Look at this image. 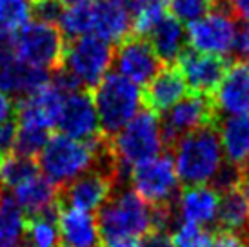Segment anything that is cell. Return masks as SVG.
Here are the masks:
<instances>
[{
	"label": "cell",
	"mask_w": 249,
	"mask_h": 247,
	"mask_svg": "<svg viewBox=\"0 0 249 247\" xmlns=\"http://www.w3.org/2000/svg\"><path fill=\"white\" fill-rule=\"evenodd\" d=\"M173 151L175 171L184 187L208 185L224 162L220 137L213 125L195 129L193 133L180 138Z\"/></svg>",
	"instance_id": "cell-1"
},
{
	"label": "cell",
	"mask_w": 249,
	"mask_h": 247,
	"mask_svg": "<svg viewBox=\"0 0 249 247\" xmlns=\"http://www.w3.org/2000/svg\"><path fill=\"white\" fill-rule=\"evenodd\" d=\"M109 147L124 178L135 165L159 157L164 149L159 117L142 107L115 137L109 138Z\"/></svg>",
	"instance_id": "cell-2"
},
{
	"label": "cell",
	"mask_w": 249,
	"mask_h": 247,
	"mask_svg": "<svg viewBox=\"0 0 249 247\" xmlns=\"http://www.w3.org/2000/svg\"><path fill=\"white\" fill-rule=\"evenodd\" d=\"M98 118L100 135L113 138L124 127L142 106L140 88L117 73H107L91 91Z\"/></svg>",
	"instance_id": "cell-3"
},
{
	"label": "cell",
	"mask_w": 249,
	"mask_h": 247,
	"mask_svg": "<svg viewBox=\"0 0 249 247\" xmlns=\"http://www.w3.org/2000/svg\"><path fill=\"white\" fill-rule=\"evenodd\" d=\"M95 218L104 244L137 238L151 229V207L133 189H120L111 194Z\"/></svg>",
	"instance_id": "cell-4"
},
{
	"label": "cell",
	"mask_w": 249,
	"mask_h": 247,
	"mask_svg": "<svg viewBox=\"0 0 249 247\" xmlns=\"http://www.w3.org/2000/svg\"><path fill=\"white\" fill-rule=\"evenodd\" d=\"M38 169H42L44 178L55 187H64L95 165V147L91 142L73 140L64 135L49 137L48 144L38 155Z\"/></svg>",
	"instance_id": "cell-5"
},
{
	"label": "cell",
	"mask_w": 249,
	"mask_h": 247,
	"mask_svg": "<svg viewBox=\"0 0 249 247\" xmlns=\"http://www.w3.org/2000/svg\"><path fill=\"white\" fill-rule=\"evenodd\" d=\"M220 120L222 117L214 109L211 96L187 91L186 96H182L173 107H169L166 113H162L159 117L164 147L173 149L180 138L206 125L218 127Z\"/></svg>",
	"instance_id": "cell-6"
},
{
	"label": "cell",
	"mask_w": 249,
	"mask_h": 247,
	"mask_svg": "<svg viewBox=\"0 0 249 247\" xmlns=\"http://www.w3.org/2000/svg\"><path fill=\"white\" fill-rule=\"evenodd\" d=\"M129 180L135 193L149 207H177L180 184L171 155H159L135 165L129 171Z\"/></svg>",
	"instance_id": "cell-7"
},
{
	"label": "cell",
	"mask_w": 249,
	"mask_h": 247,
	"mask_svg": "<svg viewBox=\"0 0 249 247\" xmlns=\"http://www.w3.org/2000/svg\"><path fill=\"white\" fill-rule=\"evenodd\" d=\"M66 38L56 26L44 22H28L15 35V56L17 60L46 69L56 71L62 68Z\"/></svg>",
	"instance_id": "cell-8"
},
{
	"label": "cell",
	"mask_w": 249,
	"mask_h": 247,
	"mask_svg": "<svg viewBox=\"0 0 249 247\" xmlns=\"http://www.w3.org/2000/svg\"><path fill=\"white\" fill-rule=\"evenodd\" d=\"M111 62L113 46L98 38L97 35H86L76 40L66 42L62 68L70 71L89 93L107 75Z\"/></svg>",
	"instance_id": "cell-9"
},
{
	"label": "cell",
	"mask_w": 249,
	"mask_h": 247,
	"mask_svg": "<svg viewBox=\"0 0 249 247\" xmlns=\"http://www.w3.org/2000/svg\"><path fill=\"white\" fill-rule=\"evenodd\" d=\"M186 38L189 48L198 53L229 58L238 40L236 18L226 7H213L200 20L187 26Z\"/></svg>",
	"instance_id": "cell-10"
},
{
	"label": "cell",
	"mask_w": 249,
	"mask_h": 247,
	"mask_svg": "<svg viewBox=\"0 0 249 247\" xmlns=\"http://www.w3.org/2000/svg\"><path fill=\"white\" fill-rule=\"evenodd\" d=\"M122 180L118 178L115 171L104 167H93L64 187H58L56 202L60 206L75 207L89 213L93 209H100L104 206L111 198V194L117 191V185Z\"/></svg>",
	"instance_id": "cell-11"
},
{
	"label": "cell",
	"mask_w": 249,
	"mask_h": 247,
	"mask_svg": "<svg viewBox=\"0 0 249 247\" xmlns=\"http://www.w3.org/2000/svg\"><path fill=\"white\" fill-rule=\"evenodd\" d=\"M111 64L117 69V75L124 76L137 88L147 86L164 68L149 42L137 35H129L120 44H117V48H113Z\"/></svg>",
	"instance_id": "cell-12"
},
{
	"label": "cell",
	"mask_w": 249,
	"mask_h": 247,
	"mask_svg": "<svg viewBox=\"0 0 249 247\" xmlns=\"http://www.w3.org/2000/svg\"><path fill=\"white\" fill-rule=\"evenodd\" d=\"M175 66L191 93L204 96H213L228 73L231 60L224 56L204 55L191 48H186L178 55Z\"/></svg>",
	"instance_id": "cell-13"
},
{
	"label": "cell",
	"mask_w": 249,
	"mask_h": 247,
	"mask_svg": "<svg viewBox=\"0 0 249 247\" xmlns=\"http://www.w3.org/2000/svg\"><path fill=\"white\" fill-rule=\"evenodd\" d=\"M56 127L60 135L80 142H91L100 137L97 111L89 91H76L66 95Z\"/></svg>",
	"instance_id": "cell-14"
},
{
	"label": "cell",
	"mask_w": 249,
	"mask_h": 247,
	"mask_svg": "<svg viewBox=\"0 0 249 247\" xmlns=\"http://www.w3.org/2000/svg\"><path fill=\"white\" fill-rule=\"evenodd\" d=\"M62 91H58L49 82L33 95L20 98L15 102V120L18 127L46 129L56 127V120L64 104Z\"/></svg>",
	"instance_id": "cell-15"
},
{
	"label": "cell",
	"mask_w": 249,
	"mask_h": 247,
	"mask_svg": "<svg viewBox=\"0 0 249 247\" xmlns=\"http://www.w3.org/2000/svg\"><path fill=\"white\" fill-rule=\"evenodd\" d=\"M56 229H58V247H104L97 218L91 213L60 206L56 202Z\"/></svg>",
	"instance_id": "cell-16"
},
{
	"label": "cell",
	"mask_w": 249,
	"mask_h": 247,
	"mask_svg": "<svg viewBox=\"0 0 249 247\" xmlns=\"http://www.w3.org/2000/svg\"><path fill=\"white\" fill-rule=\"evenodd\" d=\"M218 115H248L249 113V66L242 60L231 62L220 86L211 96Z\"/></svg>",
	"instance_id": "cell-17"
},
{
	"label": "cell",
	"mask_w": 249,
	"mask_h": 247,
	"mask_svg": "<svg viewBox=\"0 0 249 247\" xmlns=\"http://www.w3.org/2000/svg\"><path fill=\"white\" fill-rule=\"evenodd\" d=\"M187 86L177 66H164L151 82L140 91L142 107L160 117L169 107H173L182 96L187 95Z\"/></svg>",
	"instance_id": "cell-18"
},
{
	"label": "cell",
	"mask_w": 249,
	"mask_h": 247,
	"mask_svg": "<svg viewBox=\"0 0 249 247\" xmlns=\"http://www.w3.org/2000/svg\"><path fill=\"white\" fill-rule=\"evenodd\" d=\"M129 0H98L93 35L107 44H120L131 35Z\"/></svg>",
	"instance_id": "cell-19"
},
{
	"label": "cell",
	"mask_w": 249,
	"mask_h": 247,
	"mask_svg": "<svg viewBox=\"0 0 249 247\" xmlns=\"http://www.w3.org/2000/svg\"><path fill=\"white\" fill-rule=\"evenodd\" d=\"M220 194L211 185H193L180 191L177 213L184 222L195 226H211L216 222Z\"/></svg>",
	"instance_id": "cell-20"
},
{
	"label": "cell",
	"mask_w": 249,
	"mask_h": 247,
	"mask_svg": "<svg viewBox=\"0 0 249 247\" xmlns=\"http://www.w3.org/2000/svg\"><path fill=\"white\" fill-rule=\"evenodd\" d=\"M49 71L24 64L17 58L0 68V93L17 100L36 93L46 84H49Z\"/></svg>",
	"instance_id": "cell-21"
},
{
	"label": "cell",
	"mask_w": 249,
	"mask_h": 247,
	"mask_svg": "<svg viewBox=\"0 0 249 247\" xmlns=\"http://www.w3.org/2000/svg\"><path fill=\"white\" fill-rule=\"evenodd\" d=\"M145 40L149 42L162 66H173L180 53L186 49V29L178 20L166 13L145 35Z\"/></svg>",
	"instance_id": "cell-22"
},
{
	"label": "cell",
	"mask_w": 249,
	"mask_h": 247,
	"mask_svg": "<svg viewBox=\"0 0 249 247\" xmlns=\"http://www.w3.org/2000/svg\"><path fill=\"white\" fill-rule=\"evenodd\" d=\"M216 131L226 160L236 165L246 164V158L249 157V113L222 118Z\"/></svg>",
	"instance_id": "cell-23"
},
{
	"label": "cell",
	"mask_w": 249,
	"mask_h": 247,
	"mask_svg": "<svg viewBox=\"0 0 249 247\" xmlns=\"http://www.w3.org/2000/svg\"><path fill=\"white\" fill-rule=\"evenodd\" d=\"M11 196L15 198L17 206L20 207L24 218H31V216H36L55 206L58 187H55L49 180L38 175L33 180L22 184L20 187L13 189Z\"/></svg>",
	"instance_id": "cell-24"
},
{
	"label": "cell",
	"mask_w": 249,
	"mask_h": 247,
	"mask_svg": "<svg viewBox=\"0 0 249 247\" xmlns=\"http://www.w3.org/2000/svg\"><path fill=\"white\" fill-rule=\"evenodd\" d=\"M216 231L240 234L249 240V202L238 189L222 194L216 213Z\"/></svg>",
	"instance_id": "cell-25"
},
{
	"label": "cell",
	"mask_w": 249,
	"mask_h": 247,
	"mask_svg": "<svg viewBox=\"0 0 249 247\" xmlns=\"http://www.w3.org/2000/svg\"><path fill=\"white\" fill-rule=\"evenodd\" d=\"M95 0H80L73 6L64 7V13L58 20V31L68 40H76L86 35H93L95 28Z\"/></svg>",
	"instance_id": "cell-26"
},
{
	"label": "cell",
	"mask_w": 249,
	"mask_h": 247,
	"mask_svg": "<svg viewBox=\"0 0 249 247\" xmlns=\"http://www.w3.org/2000/svg\"><path fill=\"white\" fill-rule=\"evenodd\" d=\"M35 176H38V164L35 158L18 157L15 153L0 158V187L4 191L17 189Z\"/></svg>",
	"instance_id": "cell-27"
},
{
	"label": "cell",
	"mask_w": 249,
	"mask_h": 247,
	"mask_svg": "<svg viewBox=\"0 0 249 247\" xmlns=\"http://www.w3.org/2000/svg\"><path fill=\"white\" fill-rule=\"evenodd\" d=\"M31 17L29 0H0V33H18Z\"/></svg>",
	"instance_id": "cell-28"
},
{
	"label": "cell",
	"mask_w": 249,
	"mask_h": 247,
	"mask_svg": "<svg viewBox=\"0 0 249 247\" xmlns=\"http://www.w3.org/2000/svg\"><path fill=\"white\" fill-rule=\"evenodd\" d=\"M166 7H169V15L175 20L184 24H193L213 11L214 0H167Z\"/></svg>",
	"instance_id": "cell-29"
},
{
	"label": "cell",
	"mask_w": 249,
	"mask_h": 247,
	"mask_svg": "<svg viewBox=\"0 0 249 247\" xmlns=\"http://www.w3.org/2000/svg\"><path fill=\"white\" fill-rule=\"evenodd\" d=\"M49 140V131L33 129V127H18L17 142H15V155L26 158H35L40 155L44 145Z\"/></svg>",
	"instance_id": "cell-30"
},
{
	"label": "cell",
	"mask_w": 249,
	"mask_h": 247,
	"mask_svg": "<svg viewBox=\"0 0 249 247\" xmlns=\"http://www.w3.org/2000/svg\"><path fill=\"white\" fill-rule=\"evenodd\" d=\"M175 247H211L213 246V234L208 229L198 227L195 224L182 222L173 236Z\"/></svg>",
	"instance_id": "cell-31"
},
{
	"label": "cell",
	"mask_w": 249,
	"mask_h": 247,
	"mask_svg": "<svg viewBox=\"0 0 249 247\" xmlns=\"http://www.w3.org/2000/svg\"><path fill=\"white\" fill-rule=\"evenodd\" d=\"M31 17L36 22L56 26L64 13V6L60 0H29Z\"/></svg>",
	"instance_id": "cell-32"
},
{
	"label": "cell",
	"mask_w": 249,
	"mask_h": 247,
	"mask_svg": "<svg viewBox=\"0 0 249 247\" xmlns=\"http://www.w3.org/2000/svg\"><path fill=\"white\" fill-rule=\"evenodd\" d=\"M17 133H18V124L11 117L4 124H0V158L11 155L17 142Z\"/></svg>",
	"instance_id": "cell-33"
},
{
	"label": "cell",
	"mask_w": 249,
	"mask_h": 247,
	"mask_svg": "<svg viewBox=\"0 0 249 247\" xmlns=\"http://www.w3.org/2000/svg\"><path fill=\"white\" fill-rule=\"evenodd\" d=\"M140 247H175L173 236L169 231L164 229H149L145 234H142V240H139Z\"/></svg>",
	"instance_id": "cell-34"
},
{
	"label": "cell",
	"mask_w": 249,
	"mask_h": 247,
	"mask_svg": "<svg viewBox=\"0 0 249 247\" xmlns=\"http://www.w3.org/2000/svg\"><path fill=\"white\" fill-rule=\"evenodd\" d=\"M211 247H249V240L240 234L216 231L213 234V246Z\"/></svg>",
	"instance_id": "cell-35"
},
{
	"label": "cell",
	"mask_w": 249,
	"mask_h": 247,
	"mask_svg": "<svg viewBox=\"0 0 249 247\" xmlns=\"http://www.w3.org/2000/svg\"><path fill=\"white\" fill-rule=\"evenodd\" d=\"M229 13L249 24V0H226Z\"/></svg>",
	"instance_id": "cell-36"
},
{
	"label": "cell",
	"mask_w": 249,
	"mask_h": 247,
	"mask_svg": "<svg viewBox=\"0 0 249 247\" xmlns=\"http://www.w3.org/2000/svg\"><path fill=\"white\" fill-rule=\"evenodd\" d=\"M15 113V104L9 96L0 93V124H4L6 120L11 118V115Z\"/></svg>",
	"instance_id": "cell-37"
},
{
	"label": "cell",
	"mask_w": 249,
	"mask_h": 247,
	"mask_svg": "<svg viewBox=\"0 0 249 247\" xmlns=\"http://www.w3.org/2000/svg\"><path fill=\"white\" fill-rule=\"evenodd\" d=\"M236 51H238V55H240V58H238V60L244 62V58H249V26L244 29L242 33H238Z\"/></svg>",
	"instance_id": "cell-38"
},
{
	"label": "cell",
	"mask_w": 249,
	"mask_h": 247,
	"mask_svg": "<svg viewBox=\"0 0 249 247\" xmlns=\"http://www.w3.org/2000/svg\"><path fill=\"white\" fill-rule=\"evenodd\" d=\"M104 247H140L137 238H120V240L106 242Z\"/></svg>",
	"instance_id": "cell-39"
},
{
	"label": "cell",
	"mask_w": 249,
	"mask_h": 247,
	"mask_svg": "<svg viewBox=\"0 0 249 247\" xmlns=\"http://www.w3.org/2000/svg\"><path fill=\"white\" fill-rule=\"evenodd\" d=\"M249 158V157H248ZM244 167H246V169H248V171H249V160H248V162H246V164H244Z\"/></svg>",
	"instance_id": "cell-40"
}]
</instances>
